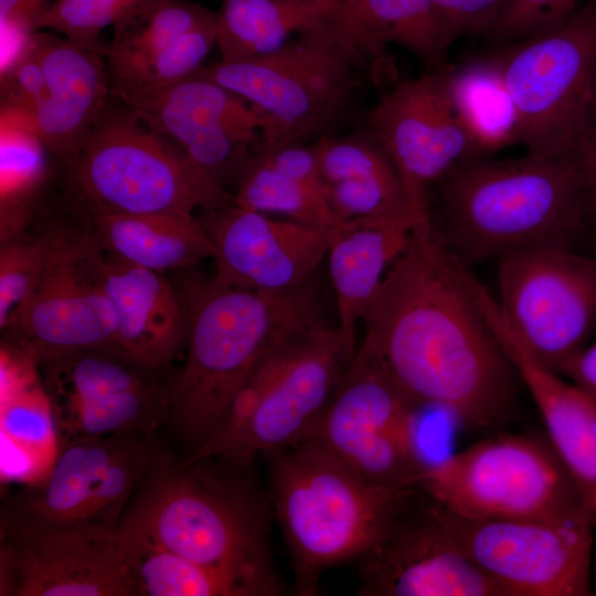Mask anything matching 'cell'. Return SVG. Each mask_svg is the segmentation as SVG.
<instances>
[{
	"mask_svg": "<svg viewBox=\"0 0 596 596\" xmlns=\"http://www.w3.org/2000/svg\"><path fill=\"white\" fill-rule=\"evenodd\" d=\"M469 276L435 231L413 235L363 317L361 343L416 405L488 427L509 413L520 376Z\"/></svg>",
	"mask_w": 596,
	"mask_h": 596,
	"instance_id": "6da1fadb",
	"label": "cell"
},
{
	"mask_svg": "<svg viewBox=\"0 0 596 596\" xmlns=\"http://www.w3.org/2000/svg\"><path fill=\"white\" fill-rule=\"evenodd\" d=\"M248 467L215 457L175 464L160 453L117 526L238 581L251 596L284 595L270 503Z\"/></svg>",
	"mask_w": 596,
	"mask_h": 596,
	"instance_id": "7a4b0ae2",
	"label": "cell"
},
{
	"mask_svg": "<svg viewBox=\"0 0 596 596\" xmlns=\"http://www.w3.org/2000/svg\"><path fill=\"white\" fill-rule=\"evenodd\" d=\"M434 231L460 263L534 247L575 244L590 225L592 201L576 161L526 152L481 156L444 175Z\"/></svg>",
	"mask_w": 596,
	"mask_h": 596,
	"instance_id": "3957f363",
	"label": "cell"
},
{
	"mask_svg": "<svg viewBox=\"0 0 596 596\" xmlns=\"http://www.w3.org/2000/svg\"><path fill=\"white\" fill-rule=\"evenodd\" d=\"M180 295L188 318L185 360L168 381L167 417L192 454L212 436L258 360L287 332L317 320L316 296L310 281L259 291L212 279H191Z\"/></svg>",
	"mask_w": 596,
	"mask_h": 596,
	"instance_id": "277c9868",
	"label": "cell"
},
{
	"mask_svg": "<svg viewBox=\"0 0 596 596\" xmlns=\"http://www.w3.org/2000/svg\"><path fill=\"white\" fill-rule=\"evenodd\" d=\"M264 456L299 596L317 595L323 572L356 561L412 489L377 485L307 438Z\"/></svg>",
	"mask_w": 596,
	"mask_h": 596,
	"instance_id": "5b68a950",
	"label": "cell"
},
{
	"mask_svg": "<svg viewBox=\"0 0 596 596\" xmlns=\"http://www.w3.org/2000/svg\"><path fill=\"white\" fill-rule=\"evenodd\" d=\"M64 168L91 217L206 212L234 204L233 194L115 94Z\"/></svg>",
	"mask_w": 596,
	"mask_h": 596,
	"instance_id": "8992f818",
	"label": "cell"
},
{
	"mask_svg": "<svg viewBox=\"0 0 596 596\" xmlns=\"http://www.w3.org/2000/svg\"><path fill=\"white\" fill-rule=\"evenodd\" d=\"M363 52L350 32L332 20L291 38L254 60L202 66L209 78L249 102L266 125L255 151L317 140L341 118L359 86Z\"/></svg>",
	"mask_w": 596,
	"mask_h": 596,
	"instance_id": "52a82bcc",
	"label": "cell"
},
{
	"mask_svg": "<svg viewBox=\"0 0 596 596\" xmlns=\"http://www.w3.org/2000/svg\"><path fill=\"white\" fill-rule=\"evenodd\" d=\"M498 47L487 57L511 99L517 143L530 153L577 162L596 68V3Z\"/></svg>",
	"mask_w": 596,
	"mask_h": 596,
	"instance_id": "ba28073f",
	"label": "cell"
},
{
	"mask_svg": "<svg viewBox=\"0 0 596 596\" xmlns=\"http://www.w3.org/2000/svg\"><path fill=\"white\" fill-rule=\"evenodd\" d=\"M416 487L468 519L556 521L590 510L549 439L526 434L491 436L428 464Z\"/></svg>",
	"mask_w": 596,
	"mask_h": 596,
	"instance_id": "9c48e42d",
	"label": "cell"
},
{
	"mask_svg": "<svg viewBox=\"0 0 596 596\" xmlns=\"http://www.w3.org/2000/svg\"><path fill=\"white\" fill-rule=\"evenodd\" d=\"M498 263L505 326L534 362L562 374L596 329V255L534 247Z\"/></svg>",
	"mask_w": 596,
	"mask_h": 596,
	"instance_id": "30bf717a",
	"label": "cell"
},
{
	"mask_svg": "<svg viewBox=\"0 0 596 596\" xmlns=\"http://www.w3.org/2000/svg\"><path fill=\"white\" fill-rule=\"evenodd\" d=\"M417 407L375 354L360 343L306 438L377 485L414 488L428 465L417 441Z\"/></svg>",
	"mask_w": 596,
	"mask_h": 596,
	"instance_id": "8fae6325",
	"label": "cell"
},
{
	"mask_svg": "<svg viewBox=\"0 0 596 596\" xmlns=\"http://www.w3.org/2000/svg\"><path fill=\"white\" fill-rule=\"evenodd\" d=\"M451 74L453 68L441 66L394 84L366 119L401 179L413 235L434 231L432 185L459 163L488 156L458 106Z\"/></svg>",
	"mask_w": 596,
	"mask_h": 596,
	"instance_id": "7c38bea8",
	"label": "cell"
},
{
	"mask_svg": "<svg viewBox=\"0 0 596 596\" xmlns=\"http://www.w3.org/2000/svg\"><path fill=\"white\" fill-rule=\"evenodd\" d=\"M447 511L461 549L505 596L592 594L590 510L556 521L478 520Z\"/></svg>",
	"mask_w": 596,
	"mask_h": 596,
	"instance_id": "4fadbf2b",
	"label": "cell"
},
{
	"mask_svg": "<svg viewBox=\"0 0 596 596\" xmlns=\"http://www.w3.org/2000/svg\"><path fill=\"white\" fill-rule=\"evenodd\" d=\"M355 562L360 596H505L461 549L448 511L418 487Z\"/></svg>",
	"mask_w": 596,
	"mask_h": 596,
	"instance_id": "5bb4252c",
	"label": "cell"
},
{
	"mask_svg": "<svg viewBox=\"0 0 596 596\" xmlns=\"http://www.w3.org/2000/svg\"><path fill=\"white\" fill-rule=\"evenodd\" d=\"M53 231L50 263L4 329L10 344L34 362L116 344L117 319L104 283V252L91 231Z\"/></svg>",
	"mask_w": 596,
	"mask_h": 596,
	"instance_id": "9a60e30c",
	"label": "cell"
},
{
	"mask_svg": "<svg viewBox=\"0 0 596 596\" xmlns=\"http://www.w3.org/2000/svg\"><path fill=\"white\" fill-rule=\"evenodd\" d=\"M115 95L223 188L236 181L266 125L245 98L196 74Z\"/></svg>",
	"mask_w": 596,
	"mask_h": 596,
	"instance_id": "2e32d148",
	"label": "cell"
},
{
	"mask_svg": "<svg viewBox=\"0 0 596 596\" xmlns=\"http://www.w3.org/2000/svg\"><path fill=\"white\" fill-rule=\"evenodd\" d=\"M1 596H139L116 528L1 529Z\"/></svg>",
	"mask_w": 596,
	"mask_h": 596,
	"instance_id": "e0dca14e",
	"label": "cell"
},
{
	"mask_svg": "<svg viewBox=\"0 0 596 596\" xmlns=\"http://www.w3.org/2000/svg\"><path fill=\"white\" fill-rule=\"evenodd\" d=\"M214 283L259 291L289 290L312 280L327 256L329 230L242 207L203 212Z\"/></svg>",
	"mask_w": 596,
	"mask_h": 596,
	"instance_id": "ac0fdd59",
	"label": "cell"
},
{
	"mask_svg": "<svg viewBox=\"0 0 596 596\" xmlns=\"http://www.w3.org/2000/svg\"><path fill=\"white\" fill-rule=\"evenodd\" d=\"M355 351L338 327L319 322L311 327L225 460L251 466L255 457L306 438L329 405Z\"/></svg>",
	"mask_w": 596,
	"mask_h": 596,
	"instance_id": "d6986e66",
	"label": "cell"
},
{
	"mask_svg": "<svg viewBox=\"0 0 596 596\" xmlns=\"http://www.w3.org/2000/svg\"><path fill=\"white\" fill-rule=\"evenodd\" d=\"M44 89L26 130L63 167L77 153L114 97L106 47L36 30Z\"/></svg>",
	"mask_w": 596,
	"mask_h": 596,
	"instance_id": "ffe728a7",
	"label": "cell"
},
{
	"mask_svg": "<svg viewBox=\"0 0 596 596\" xmlns=\"http://www.w3.org/2000/svg\"><path fill=\"white\" fill-rule=\"evenodd\" d=\"M103 276L116 319V344L138 364L161 370L185 347L188 318L180 291L162 274L104 253Z\"/></svg>",
	"mask_w": 596,
	"mask_h": 596,
	"instance_id": "44dd1931",
	"label": "cell"
},
{
	"mask_svg": "<svg viewBox=\"0 0 596 596\" xmlns=\"http://www.w3.org/2000/svg\"><path fill=\"white\" fill-rule=\"evenodd\" d=\"M491 324L541 413L550 444L596 517V423L589 395L534 362L499 315Z\"/></svg>",
	"mask_w": 596,
	"mask_h": 596,
	"instance_id": "7402d4cb",
	"label": "cell"
},
{
	"mask_svg": "<svg viewBox=\"0 0 596 596\" xmlns=\"http://www.w3.org/2000/svg\"><path fill=\"white\" fill-rule=\"evenodd\" d=\"M118 437L115 434L62 441L44 478L6 503L1 528L94 523V507Z\"/></svg>",
	"mask_w": 596,
	"mask_h": 596,
	"instance_id": "603a6c76",
	"label": "cell"
},
{
	"mask_svg": "<svg viewBox=\"0 0 596 596\" xmlns=\"http://www.w3.org/2000/svg\"><path fill=\"white\" fill-rule=\"evenodd\" d=\"M413 240L409 220L356 217L329 230L328 266L336 292L339 330L353 348L363 320L392 264Z\"/></svg>",
	"mask_w": 596,
	"mask_h": 596,
	"instance_id": "cb8c5ba5",
	"label": "cell"
},
{
	"mask_svg": "<svg viewBox=\"0 0 596 596\" xmlns=\"http://www.w3.org/2000/svg\"><path fill=\"white\" fill-rule=\"evenodd\" d=\"M102 251L124 263L162 274L212 258L211 241L194 213L159 212L92 216Z\"/></svg>",
	"mask_w": 596,
	"mask_h": 596,
	"instance_id": "d4e9b609",
	"label": "cell"
},
{
	"mask_svg": "<svg viewBox=\"0 0 596 596\" xmlns=\"http://www.w3.org/2000/svg\"><path fill=\"white\" fill-rule=\"evenodd\" d=\"M338 21L364 56L382 58L390 44L408 51L430 70L444 66L454 40L432 0H349Z\"/></svg>",
	"mask_w": 596,
	"mask_h": 596,
	"instance_id": "484cf974",
	"label": "cell"
},
{
	"mask_svg": "<svg viewBox=\"0 0 596 596\" xmlns=\"http://www.w3.org/2000/svg\"><path fill=\"white\" fill-rule=\"evenodd\" d=\"M35 364L55 426L85 404L155 380L158 371L138 364L116 344L53 355Z\"/></svg>",
	"mask_w": 596,
	"mask_h": 596,
	"instance_id": "4316f807",
	"label": "cell"
},
{
	"mask_svg": "<svg viewBox=\"0 0 596 596\" xmlns=\"http://www.w3.org/2000/svg\"><path fill=\"white\" fill-rule=\"evenodd\" d=\"M337 17L291 0H223L216 12V45L221 61L237 63L266 55L295 34L327 24Z\"/></svg>",
	"mask_w": 596,
	"mask_h": 596,
	"instance_id": "83f0119b",
	"label": "cell"
},
{
	"mask_svg": "<svg viewBox=\"0 0 596 596\" xmlns=\"http://www.w3.org/2000/svg\"><path fill=\"white\" fill-rule=\"evenodd\" d=\"M117 534L127 567L142 596H251L238 581L196 564L121 526Z\"/></svg>",
	"mask_w": 596,
	"mask_h": 596,
	"instance_id": "f1b7e54d",
	"label": "cell"
},
{
	"mask_svg": "<svg viewBox=\"0 0 596 596\" xmlns=\"http://www.w3.org/2000/svg\"><path fill=\"white\" fill-rule=\"evenodd\" d=\"M233 198L238 206L313 227L331 228L339 223L323 188L276 170L255 151L236 179Z\"/></svg>",
	"mask_w": 596,
	"mask_h": 596,
	"instance_id": "f546056e",
	"label": "cell"
},
{
	"mask_svg": "<svg viewBox=\"0 0 596 596\" xmlns=\"http://www.w3.org/2000/svg\"><path fill=\"white\" fill-rule=\"evenodd\" d=\"M215 20L216 12L188 0H138L113 25L107 63L149 55Z\"/></svg>",
	"mask_w": 596,
	"mask_h": 596,
	"instance_id": "4dcf8cb0",
	"label": "cell"
},
{
	"mask_svg": "<svg viewBox=\"0 0 596 596\" xmlns=\"http://www.w3.org/2000/svg\"><path fill=\"white\" fill-rule=\"evenodd\" d=\"M317 320L298 326L280 338L244 380L212 436L188 460L228 459L251 419L299 350Z\"/></svg>",
	"mask_w": 596,
	"mask_h": 596,
	"instance_id": "1f68e13d",
	"label": "cell"
},
{
	"mask_svg": "<svg viewBox=\"0 0 596 596\" xmlns=\"http://www.w3.org/2000/svg\"><path fill=\"white\" fill-rule=\"evenodd\" d=\"M168 416V382L158 377L135 389L81 406L56 425L62 441L129 432L152 435Z\"/></svg>",
	"mask_w": 596,
	"mask_h": 596,
	"instance_id": "d6a6232c",
	"label": "cell"
},
{
	"mask_svg": "<svg viewBox=\"0 0 596 596\" xmlns=\"http://www.w3.org/2000/svg\"><path fill=\"white\" fill-rule=\"evenodd\" d=\"M451 84L458 106L486 155L517 143L514 109L488 57L453 70Z\"/></svg>",
	"mask_w": 596,
	"mask_h": 596,
	"instance_id": "836d02e7",
	"label": "cell"
},
{
	"mask_svg": "<svg viewBox=\"0 0 596 596\" xmlns=\"http://www.w3.org/2000/svg\"><path fill=\"white\" fill-rule=\"evenodd\" d=\"M216 44V20L149 55L108 64L114 94L167 85L193 75Z\"/></svg>",
	"mask_w": 596,
	"mask_h": 596,
	"instance_id": "e575fe53",
	"label": "cell"
},
{
	"mask_svg": "<svg viewBox=\"0 0 596 596\" xmlns=\"http://www.w3.org/2000/svg\"><path fill=\"white\" fill-rule=\"evenodd\" d=\"M54 248V231L32 241L6 242L0 252V327L6 329L36 287Z\"/></svg>",
	"mask_w": 596,
	"mask_h": 596,
	"instance_id": "d590c367",
	"label": "cell"
},
{
	"mask_svg": "<svg viewBox=\"0 0 596 596\" xmlns=\"http://www.w3.org/2000/svg\"><path fill=\"white\" fill-rule=\"evenodd\" d=\"M138 0H60L35 23L77 43L104 46L100 32L113 26Z\"/></svg>",
	"mask_w": 596,
	"mask_h": 596,
	"instance_id": "8d00e7d4",
	"label": "cell"
},
{
	"mask_svg": "<svg viewBox=\"0 0 596 596\" xmlns=\"http://www.w3.org/2000/svg\"><path fill=\"white\" fill-rule=\"evenodd\" d=\"M1 123L28 129L44 89L36 30L24 50L0 70Z\"/></svg>",
	"mask_w": 596,
	"mask_h": 596,
	"instance_id": "74e56055",
	"label": "cell"
},
{
	"mask_svg": "<svg viewBox=\"0 0 596 596\" xmlns=\"http://www.w3.org/2000/svg\"><path fill=\"white\" fill-rule=\"evenodd\" d=\"M46 151L33 132L1 123V205L22 198L41 181Z\"/></svg>",
	"mask_w": 596,
	"mask_h": 596,
	"instance_id": "f35d334b",
	"label": "cell"
},
{
	"mask_svg": "<svg viewBox=\"0 0 596 596\" xmlns=\"http://www.w3.org/2000/svg\"><path fill=\"white\" fill-rule=\"evenodd\" d=\"M588 3L596 0H508L487 38L502 44L546 31Z\"/></svg>",
	"mask_w": 596,
	"mask_h": 596,
	"instance_id": "ab89813d",
	"label": "cell"
},
{
	"mask_svg": "<svg viewBox=\"0 0 596 596\" xmlns=\"http://www.w3.org/2000/svg\"><path fill=\"white\" fill-rule=\"evenodd\" d=\"M444 28L455 41L467 34L488 36L508 0H432Z\"/></svg>",
	"mask_w": 596,
	"mask_h": 596,
	"instance_id": "60d3db41",
	"label": "cell"
},
{
	"mask_svg": "<svg viewBox=\"0 0 596 596\" xmlns=\"http://www.w3.org/2000/svg\"><path fill=\"white\" fill-rule=\"evenodd\" d=\"M588 195L596 201V68L593 78L581 151L577 159Z\"/></svg>",
	"mask_w": 596,
	"mask_h": 596,
	"instance_id": "b9f144b4",
	"label": "cell"
},
{
	"mask_svg": "<svg viewBox=\"0 0 596 596\" xmlns=\"http://www.w3.org/2000/svg\"><path fill=\"white\" fill-rule=\"evenodd\" d=\"M60 0H0L1 29L35 30L36 21Z\"/></svg>",
	"mask_w": 596,
	"mask_h": 596,
	"instance_id": "7bdbcfd3",
	"label": "cell"
},
{
	"mask_svg": "<svg viewBox=\"0 0 596 596\" xmlns=\"http://www.w3.org/2000/svg\"><path fill=\"white\" fill-rule=\"evenodd\" d=\"M588 395L596 398V341L588 343L563 370Z\"/></svg>",
	"mask_w": 596,
	"mask_h": 596,
	"instance_id": "ee69618b",
	"label": "cell"
},
{
	"mask_svg": "<svg viewBox=\"0 0 596 596\" xmlns=\"http://www.w3.org/2000/svg\"><path fill=\"white\" fill-rule=\"evenodd\" d=\"M291 1L300 2V3H305L309 6H315L334 14L337 18L339 17L338 9L331 0H291Z\"/></svg>",
	"mask_w": 596,
	"mask_h": 596,
	"instance_id": "f6af8a7d",
	"label": "cell"
},
{
	"mask_svg": "<svg viewBox=\"0 0 596 596\" xmlns=\"http://www.w3.org/2000/svg\"><path fill=\"white\" fill-rule=\"evenodd\" d=\"M593 234V241H594V254L596 255V201L592 205V215H590V225H589Z\"/></svg>",
	"mask_w": 596,
	"mask_h": 596,
	"instance_id": "bcb514c9",
	"label": "cell"
},
{
	"mask_svg": "<svg viewBox=\"0 0 596 596\" xmlns=\"http://www.w3.org/2000/svg\"><path fill=\"white\" fill-rule=\"evenodd\" d=\"M331 1L334 3V6L338 9V13L340 14L341 9L348 3L349 0H331Z\"/></svg>",
	"mask_w": 596,
	"mask_h": 596,
	"instance_id": "7dc6e473",
	"label": "cell"
}]
</instances>
